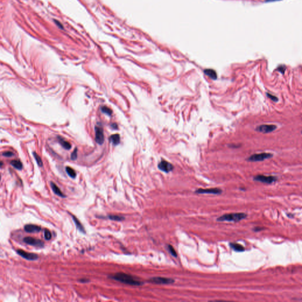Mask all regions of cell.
<instances>
[{
  "label": "cell",
  "mask_w": 302,
  "mask_h": 302,
  "mask_svg": "<svg viewBox=\"0 0 302 302\" xmlns=\"http://www.w3.org/2000/svg\"><path fill=\"white\" fill-rule=\"evenodd\" d=\"M109 278L110 279L131 286H141L144 284L142 282L137 280L131 275L123 273H118L115 275H109Z\"/></svg>",
  "instance_id": "obj_1"
},
{
  "label": "cell",
  "mask_w": 302,
  "mask_h": 302,
  "mask_svg": "<svg viewBox=\"0 0 302 302\" xmlns=\"http://www.w3.org/2000/svg\"><path fill=\"white\" fill-rule=\"evenodd\" d=\"M247 215L245 213H231L224 214L217 218L219 221H233L238 222L247 217Z\"/></svg>",
  "instance_id": "obj_2"
},
{
  "label": "cell",
  "mask_w": 302,
  "mask_h": 302,
  "mask_svg": "<svg viewBox=\"0 0 302 302\" xmlns=\"http://www.w3.org/2000/svg\"><path fill=\"white\" fill-rule=\"evenodd\" d=\"M273 156V155L271 153H260L252 155L250 156L247 160L251 162H258L263 161L266 159H270Z\"/></svg>",
  "instance_id": "obj_3"
},
{
  "label": "cell",
  "mask_w": 302,
  "mask_h": 302,
  "mask_svg": "<svg viewBox=\"0 0 302 302\" xmlns=\"http://www.w3.org/2000/svg\"><path fill=\"white\" fill-rule=\"evenodd\" d=\"M277 180H278L277 178L275 177H273V176H266L262 175H258L254 177V181L267 184L274 183L277 181Z\"/></svg>",
  "instance_id": "obj_4"
},
{
  "label": "cell",
  "mask_w": 302,
  "mask_h": 302,
  "mask_svg": "<svg viewBox=\"0 0 302 302\" xmlns=\"http://www.w3.org/2000/svg\"><path fill=\"white\" fill-rule=\"evenodd\" d=\"M23 241L27 244L35 246L37 247L42 248L44 247V243L39 239H36L31 237H26L23 238Z\"/></svg>",
  "instance_id": "obj_5"
},
{
  "label": "cell",
  "mask_w": 302,
  "mask_h": 302,
  "mask_svg": "<svg viewBox=\"0 0 302 302\" xmlns=\"http://www.w3.org/2000/svg\"><path fill=\"white\" fill-rule=\"evenodd\" d=\"M149 282L155 284H169L174 283L175 280L171 278H162V277H155L149 280Z\"/></svg>",
  "instance_id": "obj_6"
},
{
  "label": "cell",
  "mask_w": 302,
  "mask_h": 302,
  "mask_svg": "<svg viewBox=\"0 0 302 302\" xmlns=\"http://www.w3.org/2000/svg\"><path fill=\"white\" fill-rule=\"evenodd\" d=\"M277 129L275 124H261L256 128V131L263 133H267L273 132Z\"/></svg>",
  "instance_id": "obj_7"
},
{
  "label": "cell",
  "mask_w": 302,
  "mask_h": 302,
  "mask_svg": "<svg viewBox=\"0 0 302 302\" xmlns=\"http://www.w3.org/2000/svg\"><path fill=\"white\" fill-rule=\"evenodd\" d=\"M95 139L96 142L99 145H102L105 141L103 131L102 128L99 127H95Z\"/></svg>",
  "instance_id": "obj_8"
},
{
  "label": "cell",
  "mask_w": 302,
  "mask_h": 302,
  "mask_svg": "<svg viewBox=\"0 0 302 302\" xmlns=\"http://www.w3.org/2000/svg\"><path fill=\"white\" fill-rule=\"evenodd\" d=\"M17 253L21 257H23L25 259H27L28 260H35L39 258V256H38L37 254L28 253L22 250H17Z\"/></svg>",
  "instance_id": "obj_9"
},
{
  "label": "cell",
  "mask_w": 302,
  "mask_h": 302,
  "mask_svg": "<svg viewBox=\"0 0 302 302\" xmlns=\"http://www.w3.org/2000/svg\"><path fill=\"white\" fill-rule=\"evenodd\" d=\"M197 194H220L222 192V190L220 188H213L208 189H202L199 188L195 191Z\"/></svg>",
  "instance_id": "obj_10"
},
{
  "label": "cell",
  "mask_w": 302,
  "mask_h": 302,
  "mask_svg": "<svg viewBox=\"0 0 302 302\" xmlns=\"http://www.w3.org/2000/svg\"><path fill=\"white\" fill-rule=\"evenodd\" d=\"M158 168L160 170L163 172H169L172 171V169H173V166L171 164V163L165 160H162L159 162V163L158 164Z\"/></svg>",
  "instance_id": "obj_11"
},
{
  "label": "cell",
  "mask_w": 302,
  "mask_h": 302,
  "mask_svg": "<svg viewBox=\"0 0 302 302\" xmlns=\"http://www.w3.org/2000/svg\"><path fill=\"white\" fill-rule=\"evenodd\" d=\"M24 230L27 233H39L41 230V228L39 225L34 224H27L24 226Z\"/></svg>",
  "instance_id": "obj_12"
},
{
  "label": "cell",
  "mask_w": 302,
  "mask_h": 302,
  "mask_svg": "<svg viewBox=\"0 0 302 302\" xmlns=\"http://www.w3.org/2000/svg\"><path fill=\"white\" fill-rule=\"evenodd\" d=\"M50 185H51V187H52V189L53 192L56 195H58V196H59L60 197H62V198H65L66 197V195H65L61 191V190H60V188L54 182H50Z\"/></svg>",
  "instance_id": "obj_13"
},
{
  "label": "cell",
  "mask_w": 302,
  "mask_h": 302,
  "mask_svg": "<svg viewBox=\"0 0 302 302\" xmlns=\"http://www.w3.org/2000/svg\"><path fill=\"white\" fill-rule=\"evenodd\" d=\"M71 216H72V218H73L74 222V224L76 225V228L79 230V231H80V232H82V233H83L84 234L86 233V231H85V230H84V229L83 227V226L82 224V223L79 221V220L75 216H72V215H71Z\"/></svg>",
  "instance_id": "obj_14"
},
{
  "label": "cell",
  "mask_w": 302,
  "mask_h": 302,
  "mask_svg": "<svg viewBox=\"0 0 302 302\" xmlns=\"http://www.w3.org/2000/svg\"><path fill=\"white\" fill-rule=\"evenodd\" d=\"M58 141L59 143L60 144V145L65 149L69 150L71 148V145H70V144L69 142L65 141L64 139H63L62 137L58 136Z\"/></svg>",
  "instance_id": "obj_15"
},
{
  "label": "cell",
  "mask_w": 302,
  "mask_h": 302,
  "mask_svg": "<svg viewBox=\"0 0 302 302\" xmlns=\"http://www.w3.org/2000/svg\"><path fill=\"white\" fill-rule=\"evenodd\" d=\"M110 141L114 145H118L120 141V137L119 134H114L110 136Z\"/></svg>",
  "instance_id": "obj_16"
},
{
  "label": "cell",
  "mask_w": 302,
  "mask_h": 302,
  "mask_svg": "<svg viewBox=\"0 0 302 302\" xmlns=\"http://www.w3.org/2000/svg\"><path fill=\"white\" fill-rule=\"evenodd\" d=\"M204 73L212 79H216L217 78V74L215 70L212 69H205Z\"/></svg>",
  "instance_id": "obj_17"
},
{
  "label": "cell",
  "mask_w": 302,
  "mask_h": 302,
  "mask_svg": "<svg viewBox=\"0 0 302 302\" xmlns=\"http://www.w3.org/2000/svg\"><path fill=\"white\" fill-rule=\"evenodd\" d=\"M230 247L235 251H238V252H242L245 250V248L243 246H242L241 244H239L237 243H230Z\"/></svg>",
  "instance_id": "obj_18"
},
{
  "label": "cell",
  "mask_w": 302,
  "mask_h": 302,
  "mask_svg": "<svg viewBox=\"0 0 302 302\" xmlns=\"http://www.w3.org/2000/svg\"><path fill=\"white\" fill-rule=\"evenodd\" d=\"M11 165L16 169L21 170L22 168V164L20 160H12L10 162Z\"/></svg>",
  "instance_id": "obj_19"
},
{
  "label": "cell",
  "mask_w": 302,
  "mask_h": 302,
  "mask_svg": "<svg viewBox=\"0 0 302 302\" xmlns=\"http://www.w3.org/2000/svg\"><path fill=\"white\" fill-rule=\"evenodd\" d=\"M66 171L68 175L71 178H75L76 177V173L75 171L73 168L67 167L66 168Z\"/></svg>",
  "instance_id": "obj_20"
},
{
  "label": "cell",
  "mask_w": 302,
  "mask_h": 302,
  "mask_svg": "<svg viewBox=\"0 0 302 302\" xmlns=\"http://www.w3.org/2000/svg\"><path fill=\"white\" fill-rule=\"evenodd\" d=\"M107 218L110 219V220L113 221H121L124 220V218L122 216H117V215H108L107 216Z\"/></svg>",
  "instance_id": "obj_21"
},
{
  "label": "cell",
  "mask_w": 302,
  "mask_h": 302,
  "mask_svg": "<svg viewBox=\"0 0 302 302\" xmlns=\"http://www.w3.org/2000/svg\"><path fill=\"white\" fill-rule=\"evenodd\" d=\"M33 156H34V158H35V161H36V162L37 163L38 165H39L40 167H42L43 166V161H42L41 158L40 157V156L38 154H37L35 152H33Z\"/></svg>",
  "instance_id": "obj_22"
},
{
  "label": "cell",
  "mask_w": 302,
  "mask_h": 302,
  "mask_svg": "<svg viewBox=\"0 0 302 302\" xmlns=\"http://www.w3.org/2000/svg\"><path fill=\"white\" fill-rule=\"evenodd\" d=\"M100 109H101V111L103 113H105V114H106L108 116H111L112 114V110L107 106H102L101 107V108H100Z\"/></svg>",
  "instance_id": "obj_23"
},
{
  "label": "cell",
  "mask_w": 302,
  "mask_h": 302,
  "mask_svg": "<svg viewBox=\"0 0 302 302\" xmlns=\"http://www.w3.org/2000/svg\"><path fill=\"white\" fill-rule=\"evenodd\" d=\"M52 237V235L51 232H50L49 230H46L44 231V238H45L46 240H51Z\"/></svg>",
  "instance_id": "obj_24"
},
{
  "label": "cell",
  "mask_w": 302,
  "mask_h": 302,
  "mask_svg": "<svg viewBox=\"0 0 302 302\" xmlns=\"http://www.w3.org/2000/svg\"><path fill=\"white\" fill-rule=\"evenodd\" d=\"M168 251H169L172 256H173L174 257H177V252H176L174 248L172 246H171V245H168Z\"/></svg>",
  "instance_id": "obj_25"
},
{
  "label": "cell",
  "mask_w": 302,
  "mask_h": 302,
  "mask_svg": "<svg viewBox=\"0 0 302 302\" xmlns=\"http://www.w3.org/2000/svg\"><path fill=\"white\" fill-rule=\"evenodd\" d=\"M77 157H78V149L75 148L71 155V160L74 161L77 159Z\"/></svg>",
  "instance_id": "obj_26"
},
{
  "label": "cell",
  "mask_w": 302,
  "mask_h": 302,
  "mask_svg": "<svg viewBox=\"0 0 302 302\" xmlns=\"http://www.w3.org/2000/svg\"><path fill=\"white\" fill-rule=\"evenodd\" d=\"M267 96L268 98H269L270 99H271V100H272V101H273V102H278V101L279 99H278V97H277L276 96H274V95H272L270 94V93H267Z\"/></svg>",
  "instance_id": "obj_27"
},
{
  "label": "cell",
  "mask_w": 302,
  "mask_h": 302,
  "mask_svg": "<svg viewBox=\"0 0 302 302\" xmlns=\"http://www.w3.org/2000/svg\"><path fill=\"white\" fill-rule=\"evenodd\" d=\"M3 155L6 157H11L14 155V154L10 151H6L5 152H3Z\"/></svg>",
  "instance_id": "obj_28"
},
{
  "label": "cell",
  "mask_w": 302,
  "mask_h": 302,
  "mask_svg": "<svg viewBox=\"0 0 302 302\" xmlns=\"http://www.w3.org/2000/svg\"><path fill=\"white\" fill-rule=\"evenodd\" d=\"M278 70L279 71L281 72L282 74H284V72H285V70H286V67L284 66H283V65H281L280 66H279V67L278 68Z\"/></svg>",
  "instance_id": "obj_29"
},
{
  "label": "cell",
  "mask_w": 302,
  "mask_h": 302,
  "mask_svg": "<svg viewBox=\"0 0 302 302\" xmlns=\"http://www.w3.org/2000/svg\"><path fill=\"white\" fill-rule=\"evenodd\" d=\"M111 127H112L113 129H118V124H117L116 123H112V124H111Z\"/></svg>",
  "instance_id": "obj_30"
},
{
  "label": "cell",
  "mask_w": 302,
  "mask_h": 302,
  "mask_svg": "<svg viewBox=\"0 0 302 302\" xmlns=\"http://www.w3.org/2000/svg\"><path fill=\"white\" fill-rule=\"evenodd\" d=\"M79 282H81V283H87L89 282V280L88 279H80V280H79Z\"/></svg>",
  "instance_id": "obj_31"
},
{
  "label": "cell",
  "mask_w": 302,
  "mask_h": 302,
  "mask_svg": "<svg viewBox=\"0 0 302 302\" xmlns=\"http://www.w3.org/2000/svg\"><path fill=\"white\" fill-rule=\"evenodd\" d=\"M261 230H263V229H261V228H258V227H257V228L254 229V230L255 231H261Z\"/></svg>",
  "instance_id": "obj_32"
},
{
  "label": "cell",
  "mask_w": 302,
  "mask_h": 302,
  "mask_svg": "<svg viewBox=\"0 0 302 302\" xmlns=\"http://www.w3.org/2000/svg\"><path fill=\"white\" fill-rule=\"evenodd\" d=\"M301 134H302V131H301Z\"/></svg>",
  "instance_id": "obj_33"
}]
</instances>
